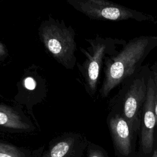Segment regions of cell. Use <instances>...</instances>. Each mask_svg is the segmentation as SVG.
Instances as JSON below:
<instances>
[{
  "label": "cell",
  "instance_id": "3957f363",
  "mask_svg": "<svg viewBox=\"0 0 157 157\" xmlns=\"http://www.w3.org/2000/svg\"><path fill=\"white\" fill-rule=\"evenodd\" d=\"M89 46L80 48L86 59L77 67L85 82L87 91L94 95L97 90L100 72L104 66L105 56L117 54L126 43L124 39L112 37H102L97 35L94 39H86Z\"/></svg>",
  "mask_w": 157,
  "mask_h": 157
},
{
  "label": "cell",
  "instance_id": "5bb4252c",
  "mask_svg": "<svg viewBox=\"0 0 157 157\" xmlns=\"http://www.w3.org/2000/svg\"><path fill=\"white\" fill-rule=\"evenodd\" d=\"M89 157H104V156L100 151L94 150L90 153Z\"/></svg>",
  "mask_w": 157,
  "mask_h": 157
},
{
  "label": "cell",
  "instance_id": "8fae6325",
  "mask_svg": "<svg viewBox=\"0 0 157 157\" xmlns=\"http://www.w3.org/2000/svg\"><path fill=\"white\" fill-rule=\"evenodd\" d=\"M0 157H28L27 153L13 145L0 143Z\"/></svg>",
  "mask_w": 157,
  "mask_h": 157
},
{
  "label": "cell",
  "instance_id": "7c38bea8",
  "mask_svg": "<svg viewBox=\"0 0 157 157\" xmlns=\"http://www.w3.org/2000/svg\"><path fill=\"white\" fill-rule=\"evenodd\" d=\"M154 75L155 87H156V94H155V115L156 118V123H157V62H155L150 67Z\"/></svg>",
  "mask_w": 157,
  "mask_h": 157
},
{
  "label": "cell",
  "instance_id": "52a82bcc",
  "mask_svg": "<svg viewBox=\"0 0 157 157\" xmlns=\"http://www.w3.org/2000/svg\"><path fill=\"white\" fill-rule=\"evenodd\" d=\"M17 86L18 93L16 98L23 96L32 99V96L36 97L37 91H46L45 81L34 66H31L25 71Z\"/></svg>",
  "mask_w": 157,
  "mask_h": 157
},
{
  "label": "cell",
  "instance_id": "7a4b0ae2",
  "mask_svg": "<svg viewBox=\"0 0 157 157\" xmlns=\"http://www.w3.org/2000/svg\"><path fill=\"white\" fill-rule=\"evenodd\" d=\"M38 31L41 42L51 56L65 68L72 69L77 64L74 29L66 26L64 21L49 17L42 21Z\"/></svg>",
  "mask_w": 157,
  "mask_h": 157
},
{
  "label": "cell",
  "instance_id": "6da1fadb",
  "mask_svg": "<svg viewBox=\"0 0 157 157\" xmlns=\"http://www.w3.org/2000/svg\"><path fill=\"white\" fill-rule=\"evenodd\" d=\"M157 47V36L135 37L113 55L105 56L104 80L100 89L102 97H106L117 86L123 84L142 66L148 55Z\"/></svg>",
  "mask_w": 157,
  "mask_h": 157
},
{
  "label": "cell",
  "instance_id": "30bf717a",
  "mask_svg": "<svg viewBox=\"0 0 157 157\" xmlns=\"http://www.w3.org/2000/svg\"><path fill=\"white\" fill-rule=\"evenodd\" d=\"M78 137L75 136L66 137L50 148L44 157H76V142Z\"/></svg>",
  "mask_w": 157,
  "mask_h": 157
},
{
  "label": "cell",
  "instance_id": "9a60e30c",
  "mask_svg": "<svg viewBox=\"0 0 157 157\" xmlns=\"http://www.w3.org/2000/svg\"><path fill=\"white\" fill-rule=\"evenodd\" d=\"M152 157H157V150L155 151V152L154 153L153 155L152 156Z\"/></svg>",
  "mask_w": 157,
  "mask_h": 157
},
{
  "label": "cell",
  "instance_id": "ba28073f",
  "mask_svg": "<svg viewBox=\"0 0 157 157\" xmlns=\"http://www.w3.org/2000/svg\"><path fill=\"white\" fill-rule=\"evenodd\" d=\"M109 124L117 148L121 154L128 155L131 151V134L128 123L119 115H116L110 119Z\"/></svg>",
  "mask_w": 157,
  "mask_h": 157
},
{
  "label": "cell",
  "instance_id": "8992f818",
  "mask_svg": "<svg viewBox=\"0 0 157 157\" xmlns=\"http://www.w3.org/2000/svg\"><path fill=\"white\" fill-rule=\"evenodd\" d=\"M156 87L153 73L150 68L147 82L145 99L144 103V116L142 124L141 144L144 153H148L153 145V133L156 124L155 100Z\"/></svg>",
  "mask_w": 157,
  "mask_h": 157
},
{
  "label": "cell",
  "instance_id": "5b68a950",
  "mask_svg": "<svg viewBox=\"0 0 157 157\" xmlns=\"http://www.w3.org/2000/svg\"><path fill=\"white\" fill-rule=\"evenodd\" d=\"M150 71V67L142 66L138 72L121 84L123 113L129 128H132L139 109L144 103Z\"/></svg>",
  "mask_w": 157,
  "mask_h": 157
},
{
  "label": "cell",
  "instance_id": "277c9868",
  "mask_svg": "<svg viewBox=\"0 0 157 157\" xmlns=\"http://www.w3.org/2000/svg\"><path fill=\"white\" fill-rule=\"evenodd\" d=\"M67 2L92 20L112 21L131 20L156 23L155 18L151 15L109 0H67Z\"/></svg>",
  "mask_w": 157,
  "mask_h": 157
},
{
  "label": "cell",
  "instance_id": "4fadbf2b",
  "mask_svg": "<svg viewBox=\"0 0 157 157\" xmlns=\"http://www.w3.org/2000/svg\"><path fill=\"white\" fill-rule=\"evenodd\" d=\"M8 56V50L6 46L0 42V61H4Z\"/></svg>",
  "mask_w": 157,
  "mask_h": 157
},
{
  "label": "cell",
  "instance_id": "9c48e42d",
  "mask_svg": "<svg viewBox=\"0 0 157 157\" xmlns=\"http://www.w3.org/2000/svg\"><path fill=\"white\" fill-rule=\"evenodd\" d=\"M0 126L17 131H27L31 128L17 109L4 104H0Z\"/></svg>",
  "mask_w": 157,
  "mask_h": 157
}]
</instances>
